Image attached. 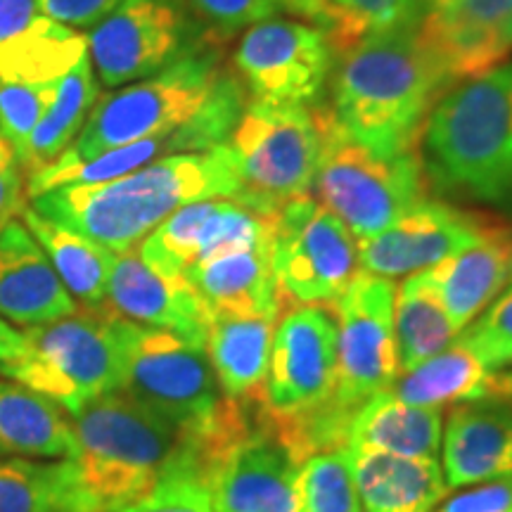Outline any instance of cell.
<instances>
[{
	"instance_id": "cell-46",
	"label": "cell",
	"mask_w": 512,
	"mask_h": 512,
	"mask_svg": "<svg viewBox=\"0 0 512 512\" xmlns=\"http://www.w3.org/2000/svg\"><path fill=\"white\" fill-rule=\"evenodd\" d=\"M489 399L503 401L505 406L512 408V368L498 370V373L491 375L489 380V392H486Z\"/></svg>"
},
{
	"instance_id": "cell-35",
	"label": "cell",
	"mask_w": 512,
	"mask_h": 512,
	"mask_svg": "<svg viewBox=\"0 0 512 512\" xmlns=\"http://www.w3.org/2000/svg\"><path fill=\"white\" fill-rule=\"evenodd\" d=\"M297 512H361L347 446L297 465Z\"/></svg>"
},
{
	"instance_id": "cell-41",
	"label": "cell",
	"mask_w": 512,
	"mask_h": 512,
	"mask_svg": "<svg viewBox=\"0 0 512 512\" xmlns=\"http://www.w3.org/2000/svg\"><path fill=\"white\" fill-rule=\"evenodd\" d=\"M124 0H38L41 15L72 29H93Z\"/></svg>"
},
{
	"instance_id": "cell-45",
	"label": "cell",
	"mask_w": 512,
	"mask_h": 512,
	"mask_svg": "<svg viewBox=\"0 0 512 512\" xmlns=\"http://www.w3.org/2000/svg\"><path fill=\"white\" fill-rule=\"evenodd\" d=\"M285 12L320 27V22H323V0H285Z\"/></svg>"
},
{
	"instance_id": "cell-22",
	"label": "cell",
	"mask_w": 512,
	"mask_h": 512,
	"mask_svg": "<svg viewBox=\"0 0 512 512\" xmlns=\"http://www.w3.org/2000/svg\"><path fill=\"white\" fill-rule=\"evenodd\" d=\"M425 271L453 328L465 330L512 285V226L491 221L472 245Z\"/></svg>"
},
{
	"instance_id": "cell-18",
	"label": "cell",
	"mask_w": 512,
	"mask_h": 512,
	"mask_svg": "<svg viewBox=\"0 0 512 512\" xmlns=\"http://www.w3.org/2000/svg\"><path fill=\"white\" fill-rule=\"evenodd\" d=\"M216 512H297V463L261 418L211 475Z\"/></svg>"
},
{
	"instance_id": "cell-24",
	"label": "cell",
	"mask_w": 512,
	"mask_h": 512,
	"mask_svg": "<svg viewBox=\"0 0 512 512\" xmlns=\"http://www.w3.org/2000/svg\"><path fill=\"white\" fill-rule=\"evenodd\" d=\"M358 498L366 512H434L448 486L437 458L349 451Z\"/></svg>"
},
{
	"instance_id": "cell-3",
	"label": "cell",
	"mask_w": 512,
	"mask_h": 512,
	"mask_svg": "<svg viewBox=\"0 0 512 512\" xmlns=\"http://www.w3.org/2000/svg\"><path fill=\"white\" fill-rule=\"evenodd\" d=\"M427 185L512 219V60L453 83L422 128Z\"/></svg>"
},
{
	"instance_id": "cell-19",
	"label": "cell",
	"mask_w": 512,
	"mask_h": 512,
	"mask_svg": "<svg viewBox=\"0 0 512 512\" xmlns=\"http://www.w3.org/2000/svg\"><path fill=\"white\" fill-rule=\"evenodd\" d=\"M105 304L131 323L207 342L211 316L202 299L185 278H169L147 266L136 249L114 259Z\"/></svg>"
},
{
	"instance_id": "cell-20",
	"label": "cell",
	"mask_w": 512,
	"mask_h": 512,
	"mask_svg": "<svg viewBox=\"0 0 512 512\" xmlns=\"http://www.w3.org/2000/svg\"><path fill=\"white\" fill-rule=\"evenodd\" d=\"M79 311L24 221L0 223V318L24 330Z\"/></svg>"
},
{
	"instance_id": "cell-6",
	"label": "cell",
	"mask_w": 512,
	"mask_h": 512,
	"mask_svg": "<svg viewBox=\"0 0 512 512\" xmlns=\"http://www.w3.org/2000/svg\"><path fill=\"white\" fill-rule=\"evenodd\" d=\"M223 72L221 48L214 41L162 72L102 95L74 143L38 171L55 174L114 147L178 131L202 110Z\"/></svg>"
},
{
	"instance_id": "cell-25",
	"label": "cell",
	"mask_w": 512,
	"mask_h": 512,
	"mask_svg": "<svg viewBox=\"0 0 512 512\" xmlns=\"http://www.w3.org/2000/svg\"><path fill=\"white\" fill-rule=\"evenodd\" d=\"M280 316L214 318L207 332V356L226 399L261 401L275 325Z\"/></svg>"
},
{
	"instance_id": "cell-34",
	"label": "cell",
	"mask_w": 512,
	"mask_h": 512,
	"mask_svg": "<svg viewBox=\"0 0 512 512\" xmlns=\"http://www.w3.org/2000/svg\"><path fill=\"white\" fill-rule=\"evenodd\" d=\"M422 15V0H323L320 29L342 55L368 36L415 27Z\"/></svg>"
},
{
	"instance_id": "cell-44",
	"label": "cell",
	"mask_w": 512,
	"mask_h": 512,
	"mask_svg": "<svg viewBox=\"0 0 512 512\" xmlns=\"http://www.w3.org/2000/svg\"><path fill=\"white\" fill-rule=\"evenodd\" d=\"M24 354V332L12 328L5 318H0V366L15 361Z\"/></svg>"
},
{
	"instance_id": "cell-13",
	"label": "cell",
	"mask_w": 512,
	"mask_h": 512,
	"mask_svg": "<svg viewBox=\"0 0 512 512\" xmlns=\"http://www.w3.org/2000/svg\"><path fill=\"white\" fill-rule=\"evenodd\" d=\"M339 53L330 36L304 19L271 17L242 31L233 53L247 95L283 105H320Z\"/></svg>"
},
{
	"instance_id": "cell-16",
	"label": "cell",
	"mask_w": 512,
	"mask_h": 512,
	"mask_svg": "<svg viewBox=\"0 0 512 512\" xmlns=\"http://www.w3.org/2000/svg\"><path fill=\"white\" fill-rule=\"evenodd\" d=\"M491 219L441 200H420L375 238L358 242L361 271L382 278H408L472 245Z\"/></svg>"
},
{
	"instance_id": "cell-23",
	"label": "cell",
	"mask_w": 512,
	"mask_h": 512,
	"mask_svg": "<svg viewBox=\"0 0 512 512\" xmlns=\"http://www.w3.org/2000/svg\"><path fill=\"white\" fill-rule=\"evenodd\" d=\"M214 318L283 316L285 299L275 285L268 245L211 256L183 273Z\"/></svg>"
},
{
	"instance_id": "cell-29",
	"label": "cell",
	"mask_w": 512,
	"mask_h": 512,
	"mask_svg": "<svg viewBox=\"0 0 512 512\" xmlns=\"http://www.w3.org/2000/svg\"><path fill=\"white\" fill-rule=\"evenodd\" d=\"M98 98V76H95L91 57L86 55L60 79V86H57L48 112L38 121L27 147L19 155L22 169L34 174V171L55 162L79 136Z\"/></svg>"
},
{
	"instance_id": "cell-47",
	"label": "cell",
	"mask_w": 512,
	"mask_h": 512,
	"mask_svg": "<svg viewBox=\"0 0 512 512\" xmlns=\"http://www.w3.org/2000/svg\"><path fill=\"white\" fill-rule=\"evenodd\" d=\"M444 3V0H422V5H425V12H430L432 8H437V5Z\"/></svg>"
},
{
	"instance_id": "cell-17",
	"label": "cell",
	"mask_w": 512,
	"mask_h": 512,
	"mask_svg": "<svg viewBox=\"0 0 512 512\" xmlns=\"http://www.w3.org/2000/svg\"><path fill=\"white\" fill-rule=\"evenodd\" d=\"M418 27L453 86L508 60L512 0H444L422 15Z\"/></svg>"
},
{
	"instance_id": "cell-37",
	"label": "cell",
	"mask_w": 512,
	"mask_h": 512,
	"mask_svg": "<svg viewBox=\"0 0 512 512\" xmlns=\"http://www.w3.org/2000/svg\"><path fill=\"white\" fill-rule=\"evenodd\" d=\"M57 86H60V79L41 83H0V136L15 150L17 159L27 147L38 121L48 112Z\"/></svg>"
},
{
	"instance_id": "cell-9",
	"label": "cell",
	"mask_w": 512,
	"mask_h": 512,
	"mask_svg": "<svg viewBox=\"0 0 512 512\" xmlns=\"http://www.w3.org/2000/svg\"><path fill=\"white\" fill-rule=\"evenodd\" d=\"M311 192L351 230L356 242H363L425 200L427 178L418 152H373L344 138L330 117Z\"/></svg>"
},
{
	"instance_id": "cell-28",
	"label": "cell",
	"mask_w": 512,
	"mask_h": 512,
	"mask_svg": "<svg viewBox=\"0 0 512 512\" xmlns=\"http://www.w3.org/2000/svg\"><path fill=\"white\" fill-rule=\"evenodd\" d=\"M19 219L31 230L38 245L48 254L62 285L83 309H100L107 302V283L117 254L107 247L24 207Z\"/></svg>"
},
{
	"instance_id": "cell-14",
	"label": "cell",
	"mask_w": 512,
	"mask_h": 512,
	"mask_svg": "<svg viewBox=\"0 0 512 512\" xmlns=\"http://www.w3.org/2000/svg\"><path fill=\"white\" fill-rule=\"evenodd\" d=\"M337 377V323L325 306L302 304L275 325L259 408L268 418H292L323 406Z\"/></svg>"
},
{
	"instance_id": "cell-39",
	"label": "cell",
	"mask_w": 512,
	"mask_h": 512,
	"mask_svg": "<svg viewBox=\"0 0 512 512\" xmlns=\"http://www.w3.org/2000/svg\"><path fill=\"white\" fill-rule=\"evenodd\" d=\"M197 15L219 36L240 34L285 12V0H192Z\"/></svg>"
},
{
	"instance_id": "cell-5",
	"label": "cell",
	"mask_w": 512,
	"mask_h": 512,
	"mask_svg": "<svg viewBox=\"0 0 512 512\" xmlns=\"http://www.w3.org/2000/svg\"><path fill=\"white\" fill-rule=\"evenodd\" d=\"M69 418L67 463L83 512H119L143 498L181 446V432L124 392L100 396Z\"/></svg>"
},
{
	"instance_id": "cell-32",
	"label": "cell",
	"mask_w": 512,
	"mask_h": 512,
	"mask_svg": "<svg viewBox=\"0 0 512 512\" xmlns=\"http://www.w3.org/2000/svg\"><path fill=\"white\" fill-rule=\"evenodd\" d=\"M491 375L494 373L479 361L475 351L467 349L456 337L451 347L427 358L418 368L401 373L392 392L415 406H456L463 401L484 399Z\"/></svg>"
},
{
	"instance_id": "cell-26",
	"label": "cell",
	"mask_w": 512,
	"mask_h": 512,
	"mask_svg": "<svg viewBox=\"0 0 512 512\" xmlns=\"http://www.w3.org/2000/svg\"><path fill=\"white\" fill-rule=\"evenodd\" d=\"M72 453L69 413L24 384L0 380V458L67 460Z\"/></svg>"
},
{
	"instance_id": "cell-7",
	"label": "cell",
	"mask_w": 512,
	"mask_h": 512,
	"mask_svg": "<svg viewBox=\"0 0 512 512\" xmlns=\"http://www.w3.org/2000/svg\"><path fill=\"white\" fill-rule=\"evenodd\" d=\"M328 128L323 105L247 102L226 143L242 183L238 202L271 219L280 204L309 195Z\"/></svg>"
},
{
	"instance_id": "cell-12",
	"label": "cell",
	"mask_w": 512,
	"mask_h": 512,
	"mask_svg": "<svg viewBox=\"0 0 512 512\" xmlns=\"http://www.w3.org/2000/svg\"><path fill=\"white\" fill-rule=\"evenodd\" d=\"M394 280L358 271L330 302L337 323V377L330 401L351 418L399 380Z\"/></svg>"
},
{
	"instance_id": "cell-2",
	"label": "cell",
	"mask_w": 512,
	"mask_h": 512,
	"mask_svg": "<svg viewBox=\"0 0 512 512\" xmlns=\"http://www.w3.org/2000/svg\"><path fill=\"white\" fill-rule=\"evenodd\" d=\"M330 83L337 131L382 155L418 152L432 107L451 88L418 24L363 38L339 55Z\"/></svg>"
},
{
	"instance_id": "cell-1",
	"label": "cell",
	"mask_w": 512,
	"mask_h": 512,
	"mask_svg": "<svg viewBox=\"0 0 512 512\" xmlns=\"http://www.w3.org/2000/svg\"><path fill=\"white\" fill-rule=\"evenodd\" d=\"M216 197H242L228 145L155 159L114 181L62 185L31 197L29 207L43 219L62 223L114 254H124L185 204Z\"/></svg>"
},
{
	"instance_id": "cell-21",
	"label": "cell",
	"mask_w": 512,
	"mask_h": 512,
	"mask_svg": "<svg viewBox=\"0 0 512 512\" xmlns=\"http://www.w3.org/2000/svg\"><path fill=\"white\" fill-rule=\"evenodd\" d=\"M448 491L467 489L512 472V408L503 401L456 403L441 432Z\"/></svg>"
},
{
	"instance_id": "cell-33",
	"label": "cell",
	"mask_w": 512,
	"mask_h": 512,
	"mask_svg": "<svg viewBox=\"0 0 512 512\" xmlns=\"http://www.w3.org/2000/svg\"><path fill=\"white\" fill-rule=\"evenodd\" d=\"M0 512H83L67 460L0 458Z\"/></svg>"
},
{
	"instance_id": "cell-42",
	"label": "cell",
	"mask_w": 512,
	"mask_h": 512,
	"mask_svg": "<svg viewBox=\"0 0 512 512\" xmlns=\"http://www.w3.org/2000/svg\"><path fill=\"white\" fill-rule=\"evenodd\" d=\"M22 164L15 150L0 136V223L22 214Z\"/></svg>"
},
{
	"instance_id": "cell-43",
	"label": "cell",
	"mask_w": 512,
	"mask_h": 512,
	"mask_svg": "<svg viewBox=\"0 0 512 512\" xmlns=\"http://www.w3.org/2000/svg\"><path fill=\"white\" fill-rule=\"evenodd\" d=\"M41 17L38 0H0V43L22 34Z\"/></svg>"
},
{
	"instance_id": "cell-4",
	"label": "cell",
	"mask_w": 512,
	"mask_h": 512,
	"mask_svg": "<svg viewBox=\"0 0 512 512\" xmlns=\"http://www.w3.org/2000/svg\"><path fill=\"white\" fill-rule=\"evenodd\" d=\"M121 392L169 422L185 444L216 453L254 425L256 403L223 396L207 347L178 332L119 318Z\"/></svg>"
},
{
	"instance_id": "cell-36",
	"label": "cell",
	"mask_w": 512,
	"mask_h": 512,
	"mask_svg": "<svg viewBox=\"0 0 512 512\" xmlns=\"http://www.w3.org/2000/svg\"><path fill=\"white\" fill-rule=\"evenodd\" d=\"M119 512H216L211 477L176 451L159 482Z\"/></svg>"
},
{
	"instance_id": "cell-8",
	"label": "cell",
	"mask_w": 512,
	"mask_h": 512,
	"mask_svg": "<svg viewBox=\"0 0 512 512\" xmlns=\"http://www.w3.org/2000/svg\"><path fill=\"white\" fill-rule=\"evenodd\" d=\"M0 375L43 394L69 415L100 396L121 392L119 316L105 304L27 328L24 354L0 366Z\"/></svg>"
},
{
	"instance_id": "cell-15",
	"label": "cell",
	"mask_w": 512,
	"mask_h": 512,
	"mask_svg": "<svg viewBox=\"0 0 512 512\" xmlns=\"http://www.w3.org/2000/svg\"><path fill=\"white\" fill-rule=\"evenodd\" d=\"M268 223V216L238 200L192 202L159 223L136 252L157 273L183 278L190 266L211 256L268 245Z\"/></svg>"
},
{
	"instance_id": "cell-10",
	"label": "cell",
	"mask_w": 512,
	"mask_h": 512,
	"mask_svg": "<svg viewBox=\"0 0 512 512\" xmlns=\"http://www.w3.org/2000/svg\"><path fill=\"white\" fill-rule=\"evenodd\" d=\"M214 41L192 0H124L91 29L88 57L102 86L121 88Z\"/></svg>"
},
{
	"instance_id": "cell-30",
	"label": "cell",
	"mask_w": 512,
	"mask_h": 512,
	"mask_svg": "<svg viewBox=\"0 0 512 512\" xmlns=\"http://www.w3.org/2000/svg\"><path fill=\"white\" fill-rule=\"evenodd\" d=\"M86 55L88 36L41 15L22 34L0 43V83L57 81Z\"/></svg>"
},
{
	"instance_id": "cell-11",
	"label": "cell",
	"mask_w": 512,
	"mask_h": 512,
	"mask_svg": "<svg viewBox=\"0 0 512 512\" xmlns=\"http://www.w3.org/2000/svg\"><path fill=\"white\" fill-rule=\"evenodd\" d=\"M268 259L285 304H330L358 271V242L316 197L280 204L268 223Z\"/></svg>"
},
{
	"instance_id": "cell-31",
	"label": "cell",
	"mask_w": 512,
	"mask_h": 512,
	"mask_svg": "<svg viewBox=\"0 0 512 512\" xmlns=\"http://www.w3.org/2000/svg\"><path fill=\"white\" fill-rule=\"evenodd\" d=\"M394 332L401 373L418 368L458 337L427 271L408 275L396 287Z\"/></svg>"
},
{
	"instance_id": "cell-40",
	"label": "cell",
	"mask_w": 512,
	"mask_h": 512,
	"mask_svg": "<svg viewBox=\"0 0 512 512\" xmlns=\"http://www.w3.org/2000/svg\"><path fill=\"white\" fill-rule=\"evenodd\" d=\"M434 512H512V472L446 498Z\"/></svg>"
},
{
	"instance_id": "cell-38",
	"label": "cell",
	"mask_w": 512,
	"mask_h": 512,
	"mask_svg": "<svg viewBox=\"0 0 512 512\" xmlns=\"http://www.w3.org/2000/svg\"><path fill=\"white\" fill-rule=\"evenodd\" d=\"M458 339L491 373L512 368V285L482 316L472 320Z\"/></svg>"
},
{
	"instance_id": "cell-27",
	"label": "cell",
	"mask_w": 512,
	"mask_h": 512,
	"mask_svg": "<svg viewBox=\"0 0 512 512\" xmlns=\"http://www.w3.org/2000/svg\"><path fill=\"white\" fill-rule=\"evenodd\" d=\"M441 432H444V420L439 408L415 406L387 389L373 396L354 415L347 448L434 458L441 448Z\"/></svg>"
}]
</instances>
